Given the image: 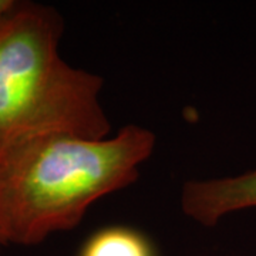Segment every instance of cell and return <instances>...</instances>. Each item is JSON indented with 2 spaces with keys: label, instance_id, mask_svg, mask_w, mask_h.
Wrapping results in <instances>:
<instances>
[{
  "label": "cell",
  "instance_id": "2",
  "mask_svg": "<svg viewBox=\"0 0 256 256\" xmlns=\"http://www.w3.org/2000/svg\"><path fill=\"white\" fill-rule=\"evenodd\" d=\"M63 18L53 8L18 2L0 22V154L32 138H106L102 78L58 53Z\"/></svg>",
  "mask_w": 256,
  "mask_h": 256
},
{
  "label": "cell",
  "instance_id": "6",
  "mask_svg": "<svg viewBox=\"0 0 256 256\" xmlns=\"http://www.w3.org/2000/svg\"><path fill=\"white\" fill-rule=\"evenodd\" d=\"M3 246H6V244H4V239H3V236H2V232H0V249Z\"/></svg>",
  "mask_w": 256,
  "mask_h": 256
},
{
  "label": "cell",
  "instance_id": "5",
  "mask_svg": "<svg viewBox=\"0 0 256 256\" xmlns=\"http://www.w3.org/2000/svg\"><path fill=\"white\" fill-rule=\"evenodd\" d=\"M18 0H0V22L9 14L12 9L16 6Z\"/></svg>",
  "mask_w": 256,
  "mask_h": 256
},
{
  "label": "cell",
  "instance_id": "3",
  "mask_svg": "<svg viewBox=\"0 0 256 256\" xmlns=\"http://www.w3.org/2000/svg\"><path fill=\"white\" fill-rule=\"evenodd\" d=\"M181 208L204 226H214L234 212L255 210L256 170L186 182L181 191Z\"/></svg>",
  "mask_w": 256,
  "mask_h": 256
},
{
  "label": "cell",
  "instance_id": "1",
  "mask_svg": "<svg viewBox=\"0 0 256 256\" xmlns=\"http://www.w3.org/2000/svg\"><path fill=\"white\" fill-rule=\"evenodd\" d=\"M156 146L152 131L112 137L48 134L0 154V232L8 245L34 246L68 230L102 196L137 181Z\"/></svg>",
  "mask_w": 256,
  "mask_h": 256
},
{
  "label": "cell",
  "instance_id": "4",
  "mask_svg": "<svg viewBox=\"0 0 256 256\" xmlns=\"http://www.w3.org/2000/svg\"><path fill=\"white\" fill-rule=\"evenodd\" d=\"M78 256H156L146 235L126 226H110L92 234Z\"/></svg>",
  "mask_w": 256,
  "mask_h": 256
}]
</instances>
